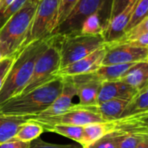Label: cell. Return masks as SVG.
Here are the masks:
<instances>
[{
  "label": "cell",
  "instance_id": "6da1fadb",
  "mask_svg": "<svg viewBox=\"0 0 148 148\" xmlns=\"http://www.w3.org/2000/svg\"><path fill=\"white\" fill-rule=\"evenodd\" d=\"M50 42L51 36L32 42L16 56L0 90V105L7 100L22 94L31 77L36 60L48 48Z\"/></svg>",
  "mask_w": 148,
  "mask_h": 148
},
{
  "label": "cell",
  "instance_id": "7a4b0ae2",
  "mask_svg": "<svg viewBox=\"0 0 148 148\" xmlns=\"http://www.w3.org/2000/svg\"><path fill=\"white\" fill-rule=\"evenodd\" d=\"M62 87L63 77L57 75L39 88L7 100L0 105V113L19 116L38 115L57 98Z\"/></svg>",
  "mask_w": 148,
  "mask_h": 148
},
{
  "label": "cell",
  "instance_id": "3957f363",
  "mask_svg": "<svg viewBox=\"0 0 148 148\" xmlns=\"http://www.w3.org/2000/svg\"><path fill=\"white\" fill-rule=\"evenodd\" d=\"M40 0H27L0 29V52L3 58L17 55L23 47Z\"/></svg>",
  "mask_w": 148,
  "mask_h": 148
},
{
  "label": "cell",
  "instance_id": "277c9868",
  "mask_svg": "<svg viewBox=\"0 0 148 148\" xmlns=\"http://www.w3.org/2000/svg\"><path fill=\"white\" fill-rule=\"evenodd\" d=\"M112 0H79L63 22L58 24L50 36H66L80 33L82 23L89 16L99 13L104 29L110 17Z\"/></svg>",
  "mask_w": 148,
  "mask_h": 148
},
{
  "label": "cell",
  "instance_id": "5b68a950",
  "mask_svg": "<svg viewBox=\"0 0 148 148\" xmlns=\"http://www.w3.org/2000/svg\"><path fill=\"white\" fill-rule=\"evenodd\" d=\"M60 52L61 67L62 69L91 54L105 45V40L100 35L72 34L56 36Z\"/></svg>",
  "mask_w": 148,
  "mask_h": 148
},
{
  "label": "cell",
  "instance_id": "8992f818",
  "mask_svg": "<svg viewBox=\"0 0 148 148\" xmlns=\"http://www.w3.org/2000/svg\"><path fill=\"white\" fill-rule=\"evenodd\" d=\"M60 67L61 58L57 38L56 36H51L49 45L36 60L31 77L22 94L39 88L56 78Z\"/></svg>",
  "mask_w": 148,
  "mask_h": 148
},
{
  "label": "cell",
  "instance_id": "52a82bcc",
  "mask_svg": "<svg viewBox=\"0 0 148 148\" xmlns=\"http://www.w3.org/2000/svg\"><path fill=\"white\" fill-rule=\"evenodd\" d=\"M61 0H40L33 17L29 35L23 49L29 43L44 39L51 35L57 24Z\"/></svg>",
  "mask_w": 148,
  "mask_h": 148
},
{
  "label": "cell",
  "instance_id": "ba28073f",
  "mask_svg": "<svg viewBox=\"0 0 148 148\" xmlns=\"http://www.w3.org/2000/svg\"><path fill=\"white\" fill-rule=\"evenodd\" d=\"M31 120L40 123L42 127L58 124L84 127L88 124L105 122L96 112L95 107H82L78 104L73 105L68 111L60 115L53 117H38L35 115L31 117Z\"/></svg>",
  "mask_w": 148,
  "mask_h": 148
},
{
  "label": "cell",
  "instance_id": "9c48e42d",
  "mask_svg": "<svg viewBox=\"0 0 148 148\" xmlns=\"http://www.w3.org/2000/svg\"><path fill=\"white\" fill-rule=\"evenodd\" d=\"M106 53L102 65L148 62V49L129 44L105 43Z\"/></svg>",
  "mask_w": 148,
  "mask_h": 148
},
{
  "label": "cell",
  "instance_id": "30bf717a",
  "mask_svg": "<svg viewBox=\"0 0 148 148\" xmlns=\"http://www.w3.org/2000/svg\"><path fill=\"white\" fill-rule=\"evenodd\" d=\"M76 89L79 104L82 107H96L97 97L102 84L101 78L95 73L69 76Z\"/></svg>",
  "mask_w": 148,
  "mask_h": 148
},
{
  "label": "cell",
  "instance_id": "8fae6325",
  "mask_svg": "<svg viewBox=\"0 0 148 148\" xmlns=\"http://www.w3.org/2000/svg\"><path fill=\"white\" fill-rule=\"evenodd\" d=\"M106 47L105 45L97 49L87 56L62 68L57 72L60 76H73L77 75L88 74L95 72L101 65L105 56Z\"/></svg>",
  "mask_w": 148,
  "mask_h": 148
},
{
  "label": "cell",
  "instance_id": "7c38bea8",
  "mask_svg": "<svg viewBox=\"0 0 148 148\" xmlns=\"http://www.w3.org/2000/svg\"><path fill=\"white\" fill-rule=\"evenodd\" d=\"M63 77V87L61 94L51 103V105L42 114L36 115L38 117H53L57 116L68 111L74 104L73 99L77 95L76 89L69 76Z\"/></svg>",
  "mask_w": 148,
  "mask_h": 148
},
{
  "label": "cell",
  "instance_id": "4fadbf2b",
  "mask_svg": "<svg viewBox=\"0 0 148 148\" xmlns=\"http://www.w3.org/2000/svg\"><path fill=\"white\" fill-rule=\"evenodd\" d=\"M139 90L124 83L121 81L102 82L97 97V106L114 99L130 101Z\"/></svg>",
  "mask_w": 148,
  "mask_h": 148
},
{
  "label": "cell",
  "instance_id": "5bb4252c",
  "mask_svg": "<svg viewBox=\"0 0 148 148\" xmlns=\"http://www.w3.org/2000/svg\"><path fill=\"white\" fill-rule=\"evenodd\" d=\"M136 2L137 0H134L130 3L124 10H122L120 14L113 17L108 22V25L102 32V36L106 43L115 41L125 33L127 25L129 22Z\"/></svg>",
  "mask_w": 148,
  "mask_h": 148
},
{
  "label": "cell",
  "instance_id": "9a60e30c",
  "mask_svg": "<svg viewBox=\"0 0 148 148\" xmlns=\"http://www.w3.org/2000/svg\"><path fill=\"white\" fill-rule=\"evenodd\" d=\"M108 44H129L148 49V16Z\"/></svg>",
  "mask_w": 148,
  "mask_h": 148
},
{
  "label": "cell",
  "instance_id": "2e32d148",
  "mask_svg": "<svg viewBox=\"0 0 148 148\" xmlns=\"http://www.w3.org/2000/svg\"><path fill=\"white\" fill-rule=\"evenodd\" d=\"M31 117L0 113V145L10 140L16 135L20 127L29 120H31Z\"/></svg>",
  "mask_w": 148,
  "mask_h": 148
},
{
  "label": "cell",
  "instance_id": "e0dca14e",
  "mask_svg": "<svg viewBox=\"0 0 148 148\" xmlns=\"http://www.w3.org/2000/svg\"><path fill=\"white\" fill-rule=\"evenodd\" d=\"M120 81L137 90L147 86L148 62L135 63Z\"/></svg>",
  "mask_w": 148,
  "mask_h": 148
},
{
  "label": "cell",
  "instance_id": "ac0fdd59",
  "mask_svg": "<svg viewBox=\"0 0 148 148\" xmlns=\"http://www.w3.org/2000/svg\"><path fill=\"white\" fill-rule=\"evenodd\" d=\"M127 102L128 101L114 99L96 106L95 109L105 122H110L121 116Z\"/></svg>",
  "mask_w": 148,
  "mask_h": 148
},
{
  "label": "cell",
  "instance_id": "d6986e66",
  "mask_svg": "<svg viewBox=\"0 0 148 148\" xmlns=\"http://www.w3.org/2000/svg\"><path fill=\"white\" fill-rule=\"evenodd\" d=\"M148 112V85L139 90L136 95L128 101L121 117Z\"/></svg>",
  "mask_w": 148,
  "mask_h": 148
},
{
  "label": "cell",
  "instance_id": "ffe728a7",
  "mask_svg": "<svg viewBox=\"0 0 148 148\" xmlns=\"http://www.w3.org/2000/svg\"><path fill=\"white\" fill-rule=\"evenodd\" d=\"M137 62L133 63H121L112 65H101L95 73L101 78V80L107 82L120 81Z\"/></svg>",
  "mask_w": 148,
  "mask_h": 148
},
{
  "label": "cell",
  "instance_id": "44dd1931",
  "mask_svg": "<svg viewBox=\"0 0 148 148\" xmlns=\"http://www.w3.org/2000/svg\"><path fill=\"white\" fill-rule=\"evenodd\" d=\"M109 132L110 125L108 122L93 123L82 127V139L81 147H83L98 140Z\"/></svg>",
  "mask_w": 148,
  "mask_h": 148
},
{
  "label": "cell",
  "instance_id": "7402d4cb",
  "mask_svg": "<svg viewBox=\"0 0 148 148\" xmlns=\"http://www.w3.org/2000/svg\"><path fill=\"white\" fill-rule=\"evenodd\" d=\"M43 132L44 129L40 123L29 120L20 127L16 135L11 140L29 143L30 141L39 138Z\"/></svg>",
  "mask_w": 148,
  "mask_h": 148
},
{
  "label": "cell",
  "instance_id": "603a6c76",
  "mask_svg": "<svg viewBox=\"0 0 148 148\" xmlns=\"http://www.w3.org/2000/svg\"><path fill=\"white\" fill-rule=\"evenodd\" d=\"M44 131L56 133L66 138H69L81 145L82 139V127L73 126V125H53V126H43Z\"/></svg>",
  "mask_w": 148,
  "mask_h": 148
},
{
  "label": "cell",
  "instance_id": "cb8c5ba5",
  "mask_svg": "<svg viewBox=\"0 0 148 148\" xmlns=\"http://www.w3.org/2000/svg\"><path fill=\"white\" fill-rule=\"evenodd\" d=\"M103 30L104 24L101 15L99 13H95L86 18L82 23L80 33L84 35H102Z\"/></svg>",
  "mask_w": 148,
  "mask_h": 148
},
{
  "label": "cell",
  "instance_id": "d4e9b609",
  "mask_svg": "<svg viewBox=\"0 0 148 148\" xmlns=\"http://www.w3.org/2000/svg\"><path fill=\"white\" fill-rule=\"evenodd\" d=\"M148 0H137L135 6L133 10V12L131 14L129 22L127 25L126 31L132 29L135 25H137L139 23H140L145 17L148 16Z\"/></svg>",
  "mask_w": 148,
  "mask_h": 148
},
{
  "label": "cell",
  "instance_id": "484cf974",
  "mask_svg": "<svg viewBox=\"0 0 148 148\" xmlns=\"http://www.w3.org/2000/svg\"><path fill=\"white\" fill-rule=\"evenodd\" d=\"M120 134L115 131H112L102 136L98 140L85 146L82 148H118V140Z\"/></svg>",
  "mask_w": 148,
  "mask_h": 148
},
{
  "label": "cell",
  "instance_id": "4316f807",
  "mask_svg": "<svg viewBox=\"0 0 148 148\" xmlns=\"http://www.w3.org/2000/svg\"><path fill=\"white\" fill-rule=\"evenodd\" d=\"M120 134L121 135L118 140V148H135L142 140L148 139V135L146 134Z\"/></svg>",
  "mask_w": 148,
  "mask_h": 148
},
{
  "label": "cell",
  "instance_id": "83f0119b",
  "mask_svg": "<svg viewBox=\"0 0 148 148\" xmlns=\"http://www.w3.org/2000/svg\"><path fill=\"white\" fill-rule=\"evenodd\" d=\"M26 1L27 0H15L8 8H6L2 13H0V29L24 4Z\"/></svg>",
  "mask_w": 148,
  "mask_h": 148
},
{
  "label": "cell",
  "instance_id": "f1b7e54d",
  "mask_svg": "<svg viewBox=\"0 0 148 148\" xmlns=\"http://www.w3.org/2000/svg\"><path fill=\"white\" fill-rule=\"evenodd\" d=\"M78 1L79 0H61L60 1L56 26L65 20V18L68 16V15L69 14V12L71 11V10L74 8V6Z\"/></svg>",
  "mask_w": 148,
  "mask_h": 148
},
{
  "label": "cell",
  "instance_id": "f546056e",
  "mask_svg": "<svg viewBox=\"0 0 148 148\" xmlns=\"http://www.w3.org/2000/svg\"><path fill=\"white\" fill-rule=\"evenodd\" d=\"M28 148H82L78 145L69 144V145H60V144H52L43 141L42 139L37 138L29 142V146Z\"/></svg>",
  "mask_w": 148,
  "mask_h": 148
},
{
  "label": "cell",
  "instance_id": "4dcf8cb0",
  "mask_svg": "<svg viewBox=\"0 0 148 148\" xmlns=\"http://www.w3.org/2000/svg\"><path fill=\"white\" fill-rule=\"evenodd\" d=\"M16 56H12L10 57H5L3 58L0 62V90L2 88V86L6 79V76L8 75V72L13 64Z\"/></svg>",
  "mask_w": 148,
  "mask_h": 148
},
{
  "label": "cell",
  "instance_id": "1f68e13d",
  "mask_svg": "<svg viewBox=\"0 0 148 148\" xmlns=\"http://www.w3.org/2000/svg\"><path fill=\"white\" fill-rule=\"evenodd\" d=\"M133 1L134 0H112L109 21L115 16L120 14L122 10H124L126 7Z\"/></svg>",
  "mask_w": 148,
  "mask_h": 148
},
{
  "label": "cell",
  "instance_id": "d6a6232c",
  "mask_svg": "<svg viewBox=\"0 0 148 148\" xmlns=\"http://www.w3.org/2000/svg\"><path fill=\"white\" fill-rule=\"evenodd\" d=\"M29 146V142H23L10 140L0 145V148H28Z\"/></svg>",
  "mask_w": 148,
  "mask_h": 148
},
{
  "label": "cell",
  "instance_id": "836d02e7",
  "mask_svg": "<svg viewBox=\"0 0 148 148\" xmlns=\"http://www.w3.org/2000/svg\"><path fill=\"white\" fill-rule=\"evenodd\" d=\"M15 0H0V13H2L6 8H8Z\"/></svg>",
  "mask_w": 148,
  "mask_h": 148
},
{
  "label": "cell",
  "instance_id": "e575fe53",
  "mask_svg": "<svg viewBox=\"0 0 148 148\" xmlns=\"http://www.w3.org/2000/svg\"><path fill=\"white\" fill-rule=\"evenodd\" d=\"M135 148H148V139L142 140Z\"/></svg>",
  "mask_w": 148,
  "mask_h": 148
},
{
  "label": "cell",
  "instance_id": "d590c367",
  "mask_svg": "<svg viewBox=\"0 0 148 148\" xmlns=\"http://www.w3.org/2000/svg\"><path fill=\"white\" fill-rule=\"evenodd\" d=\"M3 59V56H2V55H1V52H0V62H1V60Z\"/></svg>",
  "mask_w": 148,
  "mask_h": 148
}]
</instances>
